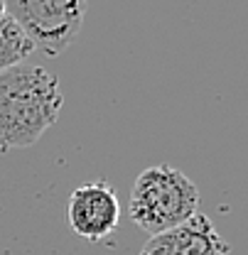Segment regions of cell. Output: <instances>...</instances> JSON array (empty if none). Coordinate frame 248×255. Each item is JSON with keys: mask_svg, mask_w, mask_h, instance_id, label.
Segmentation results:
<instances>
[{"mask_svg": "<svg viewBox=\"0 0 248 255\" xmlns=\"http://www.w3.org/2000/svg\"><path fill=\"white\" fill-rule=\"evenodd\" d=\"M64 96L57 74L17 64L0 74V150L30 147L57 123Z\"/></svg>", "mask_w": 248, "mask_h": 255, "instance_id": "cell-1", "label": "cell"}, {"mask_svg": "<svg viewBox=\"0 0 248 255\" xmlns=\"http://www.w3.org/2000/svg\"><path fill=\"white\" fill-rule=\"evenodd\" d=\"M130 219L150 238L199 214V189L170 164H155L138 174L130 191Z\"/></svg>", "mask_w": 248, "mask_h": 255, "instance_id": "cell-2", "label": "cell"}, {"mask_svg": "<svg viewBox=\"0 0 248 255\" xmlns=\"http://www.w3.org/2000/svg\"><path fill=\"white\" fill-rule=\"evenodd\" d=\"M2 5L32 47L49 57L62 54L74 42L86 15L81 0H7Z\"/></svg>", "mask_w": 248, "mask_h": 255, "instance_id": "cell-3", "label": "cell"}, {"mask_svg": "<svg viewBox=\"0 0 248 255\" xmlns=\"http://www.w3.org/2000/svg\"><path fill=\"white\" fill-rule=\"evenodd\" d=\"M118 221L121 204L106 182H91L69 194L66 223L79 238L98 243L118 228Z\"/></svg>", "mask_w": 248, "mask_h": 255, "instance_id": "cell-4", "label": "cell"}, {"mask_svg": "<svg viewBox=\"0 0 248 255\" xmlns=\"http://www.w3.org/2000/svg\"><path fill=\"white\" fill-rule=\"evenodd\" d=\"M231 246L219 236L214 223L204 214H194L160 236L148 238L140 255H229Z\"/></svg>", "mask_w": 248, "mask_h": 255, "instance_id": "cell-5", "label": "cell"}, {"mask_svg": "<svg viewBox=\"0 0 248 255\" xmlns=\"http://www.w3.org/2000/svg\"><path fill=\"white\" fill-rule=\"evenodd\" d=\"M32 49L34 47L27 39V34L20 30V25L7 12H2L0 15V74L17 64H25Z\"/></svg>", "mask_w": 248, "mask_h": 255, "instance_id": "cell-6", "label": "cell"}, {"mask_svg": "<svg viewBox=\"0 0 248 255\" xmlns=\"http://www.w3.org/2000/svg\"><path fill=\"white\" fill-rule=\"evenodd\" d=\"M2 12H5V5H2V0H0V15H2Z\"/></svg>", "mask_w": 248, "mask_h": 255, "instance_id": "cell-7", "label": "cell"}]
</instances>
